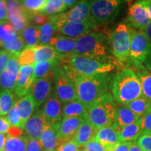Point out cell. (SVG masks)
I'll list each match as a JSON object with an SVG mask.
<instances>
[{
    "instance_id": "cell-1",
    "label": "cell",
    "mask_w": 151,
    "mask_h": 151,
    "mask_svg": "<svg viewBox=\"0 0 151 151\" xmlns=\"http://www.w3.org/2000/svg\"><path fill=\"white\" fill-rule=\"evenodd\" d=\"M59 65L73 83L81 77L110 73L116 67L112 62H101L76 54L60 58Z\"/></svg>"
},
{
    "instance_id": "cell-2",
    "label": "cell",
    "mask_w": 151,
    "mask_h": 151,
    "mask_svg": "<svg viewBox=\"0 0 151 151\" xmlns=\"http://www.w3.org/2000/svg\"><path fill=\"white\" fill-rule=\"evenodd\" d=\"M114 74L100 73L90 77H81L75 81L77 98L87 109L104 94L110 92Z\"/></svg>"
},
{
    "instance_id": "cell-3",
    "label": "cell",
    "mask_w": 151,
    "mask_h": 151,
    "mask_svg": "<svg viewBox=\"0 0 151 151\" xmlns=\"http://www.w3.org/2000/svg\"><path fill=\"white\" fill-rule=\"evenodd\" d=\"M111 93L113 99L122 106L142 96L141 82L134 71L123 68L114 75Z\"/></svg>"
},
{
    "instance_id": "cell-4",
    "label": "cell",
    "mask_w": 151,
    "mask_h": 151,
    "mask_svg": "<svg viewBox=\"0 0 151 151\" xmlns=\"http://www.w3.org/2000/svg\"><path fill=\"white\" fill-rule=\"evenodd\" d=\"M109 48V39L104 34L90 32L76 39L74 54L101 62H111L107 60Z\"/></svg>"
},
{
    "instance_id": "cell-5",
    "label": "cell",
    "mask_w": 151,
    "mask_h": 151,
    "mask_svg": "<svg viewBox=\"0 0 151 151\" xmlns=\"http://www.w3.org/2000/svg\"><path fill=\"white\" fill-rule=\"evenodd\" d=\"M117 107L110 92L104 94L88 108L87 120L99 130L111 126L114 122Z\"/></svg>"
},
{
    "instance_id": "cell-6",
    "label": "cell",
    "mask_w": 151,
    "mask_h": 151,
    "mask_svg": "<svg viewBox=\"0 0 151 151\" xmlns=\"http://www.w3.org/2000/svg\"><path fill=\"white\" fill-rule=\"evenodd\" d=\"M131 38L132 28L125 22L118 24L109 35L110 51L118 65L128 64Z\"/></svg>"
},
{
    "instance_id": "cell-7",
    "label": "cell",
    "mask_w": 151,
    "mask_h": 151,
    "mask_svg": "<svg viewBox=\"0 0 151 151\" xmlns=\"http://www.w3.org/2000/svg\"><path fill=\"white\" fill-rule=\"evenodd\" d=\"M122 0H92L89 20L96 27L111 24L118 16Z\"/></svg>"
},
{
    "instance_id": "cell-8",
    "label": "cell",
    "mask_w": 151,
    "mask_h": 151,
    "mask_svg": "<svg viewBox=\"0 0 151 151\" xmlns=\"http://www.w3.org/2000/svg\"><path fill=\"white\" fill-rule=\"evenodd\" d=\"M150 57L151 46L146 34L141 31H135L132 29L128 63H130L139 70H145L143 64H146Z\"/></svg>"
},
{
    "instance_id": "cell-9",
    "label": "cell",
    "mask_w": 151,
    "mask_h": 151,
    "mask_svg": "<svg viewBox=\"0 0 151 151\" xmlns=\"http://www.w3.org/2000/svg\"><path fill=\"white\" fill-rule=\"evenodd\" d=\"M53 91L62 104L78 99L74 83L59 65L54 71Z\"/></svg>"
},
{
    "instance_id": "cell-10",
    "label": "cell",
    "mask_w": 151,
    "mask_h": 151,
    "mask_svg": "<svg viewBox=\"0 0 151 151\" xmlns=\"http://www.w3.org/2000/svg\"><path fill=\"white\" fill-rule=\"evenodd\" d=\"M92 0H80L67 12L50 16V20L58 26L66 22H83L89 20Z\"/></svg>"
},
{
    "instance_id": "cell-11",
    "label": "cell",
    "mask_w": 151,
    "mask_h": 151,
    "mask_svg": "<svg viewBox=\"0 0 151 151\" xmlns=\"http://www.w3.org/2000/svg\"><path fill=\"white\" fill-rule=\"evenodd\" d=\"M54 71L49 73L42 78L35 81L32 86L29 94L35 101L36 110H38L46 102L53 92Z\"/></svg>"
},
{
    "instance_id": "cell-12",
    "label": "cell",
    "mask_w": 151,
    "mask_h": 151,
    "mask_svg": "<svg viewBox=\"0 0 151 151\" xmlns=\"http://www.w3.org/2000/svg\"><path fill=\"white\" fill-rule=\"evenodd\" d=\"M127 21L139 31H145L151 22V14L143 0H137L128 9Z\"/></svg>"
},
{
    "instance_id": "cell-13",
    "label": "cell",
    "mask_w": 151,
    "mask_h": 151,
    "mask_svg": "<svg viewBox=\"0 0 151 151\" xmlns=\"http://www.w3.org/2000/svg\"><path fill=\"white\" fill-rule=\"evenodd\" d=\"M96 26L90 20L83 22H66L56 26L57 35L77 39L96 29Z\"/></svg>"
},
{
    "instance_id": "cell-14",
    "label": "cell",
    "mask_w": 151,
    "mask_h": 151,
    "mask_svg": "<svg viewBox=\"0 0 151 151\" xmlns=\"http://www.w3.org/2000/svg\"><path fill=\"white\" fill-rule=\"evenodd\" d=\"M84 120L81 117H69L62 119L58 130V146L61 143L73 140Z\"/></svg>"
},
{
    "instance_id": "cell-15",
    "label": "cell",
    "mask_w": 151,
    "mask_h": 151,
    "mask_svg": "<svg viewBox=\"0 0 151 151\" xmlns=\"http://www.w3.org/2000/svg\"><path fill=\"white\" fill-rule=\"evenodd\" d=\"M62 106L63 104L53 91L42 107L46 124L55 125L60 123L63 119Z\"/></svg>"
},
{
    "instance_id": "cell-16",
    "label": "cell",
    "mask_w": 151,
    "mask_h": 151,
    "mask_svg": "<svg viewBox=\"0 0 151 151\" xmlns=\"http://www.w3.org/2000/svg\"><path fill=\"white\" fill-rule=\"evenodd\" d=\"M34 67L35 65L21 66L20 68L17 78L16 87L14 90L15 94L18 99L30 93L32 86L35 82Z\"/></svg>"
},
{
    "instance_id": "cell-17",
    "label": "cell",
    "mask_w": 151,
    "mask_h": 151,
    "mask_svg": "<svg viewBox=\"0 0 151 151\" xmlns=\"http://www.w3.org/2000/svg\"><path fill=\"white\" fill-rule=\"evenodd\" d=\"M46 124L42 108L39 109L26 122L24 131L27 137L40 140Z\"/></svg>"
},
{
    "instance_id": "cell-18",
    "label": "cell",
    "mask_w": 151,
    "mask_h": 151,
    "mask_svg": "<svg viewBox=\"0 0 151 151\" xmlns=\"http://www.w3.org/2000/svg\"><path fill=\"white\" fill-rule=\"evenodd\" d=\"M76 39L57 35L50 41L49 46H52L60 58L74 54Z\"/></svg>"
},
{
    "instance_id": "cell-19",
    "label": "cell",
    "mask_w": 151,
    "mask_h": 151,
    "mask_svg": "<svg viewBox=\"0 0 151 151\" xmlns=\"http://www.w3.org/2000/svg\"><path fill=\"white\" fill-rule=\"evenodd\" d=\"M141 118V117L132 112L127 106H122L117 108L116 116L112 127L118 133L122 128L137 122Z\"/></svg>"
},
{
    "instance_id": "cell-20",
    "label": "cell",
    "mask_w": 151,
    "mask_h": 151,
    "mask_svg": "<svg viewBox=\"0 0 151 151\" xmlns=\"http://www.w3.org/2000/svg\"><path fill=\"white\" fill-rule=\"evenodd\" d=\"M97 131L98 130L94 128L87 119H85L77 133L76 134L73 140L81 147H84L90 141L94 140Z\"/></svg>"
},
{
    "instance_id": "cell-21",
    "label": "cell",
    "mask_w": 151,
    "mask_h": 151,
    "mask_svg": "<svg viewBox=\"0 0 151 151\" xmlns=\"http://www.w3.org/2000/svg\"><path fill=\"white\" fill-rule=\"evenodd\" d=\"M58 127L59 124L55 125L46 124L40 139L41 144L46 150H55L58 146Z\"/></svg>"
},
{
    "instance_id": "cell-22",
    "label": "cell",
    "mask_w": 151,
    "mask_h": 151,
    "mask_svg": "<svg viewBox=\"0 0 151 151\" xmlns=\"http://www.w3.org/2000/svg\"><path fill=\"white\" fill-rule=\"evenodd\" d=\"M88 109L78 99L64 104L62 106V117L63 118L69 117H81L87 118Z\"/></svg>"
},
{
    "instance_id": "cell-23",
    "label": "cell",
    "mask_w": 151,
    "mask_h": 151,
    "mask_svg": "<svg viewBox=\"0 0 151 151\" xmlns=\"http://www.w3.org/2000/svg\"><path fill=\"white\" fill-rule=\"evenodd\" d=\"M15 105L18 109L22 118V124H23L24 127L26 122L31 118L34 111L36 110L35 104L33 98L31 94H29L19 99Z\"/></svg>"
},
{
    "instance_id": "cell-24",
    "label": "cell",
    "mask_w": 151,
    "mask_h": 151,
    "mask_svg": "<svg viewBox=\"0 0 151 151\" xmlns=\"http://www.w3.org/2000/svg\"><path fill=\"white\" fill-rule=\"evenodd\" d=\"M94 140L107 147L121 142L119 139L118 133L114 129L112 125L103 127L98 130Z\"/></svg>"
},
{
    "instance_id": "cell-25",
    "label": "cell",
    "mask_w": 151,
    "mask_h": 151,
    "mask_svg": "<svg viewBox=\"0 0 151 151\" xmlns=\"http://www.w3.org/2000/svg\"><path fill=\"white\" fill-rule=\"evenodd\" d=\"M141 134V118L134 123L123 127L118 132L119 139L121 142H134Z\"/></svg>"
},
{
    "instance_id": "cell-26",
    "label": "cell",
    "mask_w": 151,
    "mask_h": 151,
    "mask_svg": "<svg viewBox=\"0 0 151 151\" xmlns=\"http://www.w3.org/2000/svg\"><path fill=\"white\" fill-rule=\"evenodd\" d=\"M32 48L35 52L36 62L59 60L60 58L55 50L49 45H47V46L37 45L32 47Z\"/></svg>"
},
{
    "instance_id": "cell-27",
    "label": "cell",
    "mask_w": 151,
    "mask_h": 151,
    "mask_svg": "<svg viewBox=\"0 0 151 151\" xmlns=\"http://www.w3.org/2000/svg\"><path fill=\"white\" fill-rule=\"evenodd\" d=\"M58 65H59V60L35 62V67H34L35 81L42 78L48 75L49 73L54 71Z\"/></svg>"
},
{
    "instance_id": "cell-28",
    "label": "cell",
    "mask_w": 151,
    "mask_h": 151,
    "mask_svg": "<svg viewBox=\"0 0 151 151\" xmlns=\"http://www.w3.org/2000/svg\"><path fill=\"white\" fill-rule=\"evenodd\" d=\"M20 35L24 41L25 48H32L39 44V27L30 24Z\"/></svg>"
},
{
    "instance_id": "cell-29",
    "label": "cell",
    "mask_w": 151,
    "mask_h": 151,
    "mask_svg": "<svg viewBox=\"0 0 151 151\" xmlns=\"http://www.w3.org/2000/svg\"><path fill=\"white\" fill-rule=\"evenodd\" d=\"M15 97L13 91L0 90V116H5L14 106Z\"/></svg>"
},
{
    "instance_id": "cell-30",
    "label": "cell",
    "mask_w": 151,
    "mask_h": 151,
    "mask_svg": "<svg viewBox=\"0 0 151 151\" xmlns=\"http://www.w3.org/2000/svg\"><path fill=\"white\" fill-rule=\"evenodd\" d=\"M8 20L16 30L17 32L20 35L31 24L29 20V15L26 11H24L21 14L8 16Z\"/></svg>"
},
{
    "instance_id": "cell-31",
    "label": "cell",
    "mask_w": 151,
    "mask_h": 151,
    "mask_svg": "<svg viewBox=\"0 0 151 151\" xmlns=\"http://www.w3.org/2000/svg\"><path fill=\"white\" fill-rule=\"evenodd\" d=\"M28 137L8 136L5 143L4 151H26Z\"/></svg>"
},
{
    "instance_id": "cell-32",
    "label": "cell",
    "mask_w": 151,
    "mask_h": 151,
    "mask_svg": "<svg viewBox=\"0 0 151 151\" xmlns=\"http://www.w3.org/2000/svg\"><path fill=\"white\" fill-rule=\"evenodd\" d=\"M19 35L10 22H0V47L14 41Z\"/></svg>"
},
{
    "instance_id": "cell-33",
    "label": "cell",
    "mask_w": 151,
    "mask_h": 151,
    "mask_svg": "<svg viewBox=\"0 0 151 151\" xmlns=\"http://www.w3.org/2000/svg\"><path fill=\"white\" fill-rule=\"evenodd\" d=\"M124 106H127L137 116L142 117L151 108V101L141 96Z\"/></svg>"
},
{
    "instance_id": "cell-34",
    "label": "cell",
    "mask_w": 151,
    "mask_h": 151,
    "mask_svg": "<svg viewBox=\"0 0 151 151\" xmlns=\"http://www.w3.org/2000/svg\"><path fill=\"white\" fill-rule=\"evenodd\" d=\"M137 74L141 82L142 97L151 101V73L146 70H139Z\"/></svg>"
},
{
    "instance_id": "cell-35",
    "label": "cell",
    "mask_w": 151,
    "mask_h": 151,
    "mask_svg": "<svg viewBox=\"0 0 151 151\" xmlns=\"http://www.w3.org/2000/svg\"><path fill=\"white\" fill-rule=\"evenodd\" d=\"M55 33H56V26L50 20L39 27V45L47 46L49 44Z\"/></svg>"
},
{
    "instance_id": "cell-36",
    "label": "cell",
    "mask_w": 151,
    "mask_h": 151,
    "mask_svg": "<svg viewBox=\"0 0 151 151\" xmlns=\"http://www.w3.org/2000/svg\"><path fill=\"white\" fill-rule=\"evenodd\" d=\"M66 9L67 7L62 0H47L41 13L48 16H53L62 14Z\"/></svg>"
},
{
    "instance_id": "cell-37",
    "label": "cell",
    "mask_w": 151,
    "mask_h": 151,
    "mask_svg": "<svg viewBox=\"0 0 151 151\" xmlns=\"http://www.w3.org/2000/svg\"><path fill=\"white\" fill-rule=\"evenodd\" d=\"M24 9L29 15L41 13L45 7L47 0H19Z\"/></svg>"
},
{
    "instance_id": "cell-38",
    "label": "cell",
    "mask_w": 151,
    "mask_h": 151,
    "mask_svg": "<svg viewBox=\"0 0 151 151\" xmlns=\"http://www.w3.org/2000/svg\"><path fill=\"white\" fill-rule=\"evenodd\" d=\"M18 57L15 55H11L5 68V71L9 78L16 83L18 72L20 70V64H19Z\"/></svg>"
},
{
    "instance_id": "cell-39",
    "label": "cell",
    "mask_w": 151,
    "mask_h": 151,
    "mask_svg": "<svg viewBox=\"0 0 151 151\" xmlns=\"http://www.w3.org/2000/svg\"><path fill=\"white\" fill-rule=\"evenodd\" d=\"M2 48L4 50H6L10 52V53L15 55L18 56L22 50L25 48L24 43L21 35H19L16 37V39L12 41L10 43H6L3 46Z\"/></svg>"
},
{
    "instance_id": "cell-40",
    "label": "cell",
    "mask_w": 151,
    "mask_h": 151,
    "mask_svg": "<svg viewBox=\"0 0 151 151\" xmlns=\"http://www.w3.org/2000/svg\"><path fill=\"white\" fill-rule=\"evenodd\" d=\"M18 59L21 66L35 65L36 62L35 50L32 48L24 49L18 55Z\"/></svg>"
},
{
    "instance_id": "cell-41",
    "label": "cell",
    "mask_w": 151,
    "mask_h": 151,
    "mask_svg": "<svg viewBox=\"0 0 151 151\" xmlns=\"http://www.w3.org/2000/svg\"><path fill=\"white\" fill-rule=\"evenodd\" d=\"M6 118L11 125V127H18L21 129H24V127L23 124H22L21 116H20L18 109L17 108L16 105L11 109V110L7 114Z\"/></svg>"
},
{
    "instance_id": "cell-42",
    "label": "cell",
    "mask_w": 151,
    "mask_h": 151,
    "mask_svg": "<svg viewBox=\"0 0 151 151\" xmlns=\"http://www.w3.org/2000/svg\"><path fill=\"white\" fill-rule=\"evenodd\" d=\"M29 20L32 24L41 27L50 21V16L43 13H37L29 15Z\"/></svg>"
},
{
    "instance_id": "cell-43",
    "label": "cell",
    "mask_w": 151,
    "mask_h": 151,
    "mask_svg": "<svg viewBox=\"0 0 151 151\" xmlns=\"http://www.w3.org/2000/svg\"><path fill=\"white\" fill-rule=\"evenodd\" d=\"M141 134H151V108L141 118Z\"/></svg>"
},
{
    "instance_id": "cell-44",
    "label": "cell",
    "mask_w": 151,
    "mask_h": 151,
    "mask_svg": "<svg viewBox=\"0 0 151 151\" xmlns=\"http://www.w3.org/2000/svg\"><path fill=\"white\" fill-rule=\"evenodd\" d=\"M16 87V82H14L7 76L5 70L0 74V90H9L14 91Z\"/></svg>"
},
{
    "instance_id": "cell-45",
    "label": "cell",
    "mask_w": 151,
    "mask_h": 151,
    "mask_svg": "<svg viewBox=\"0 0 151 151\" xmlns=\"http://www.w3.org/2000/svg\"><path fill=\"white\" fill-rule=\"evenodd\" d=\"M143 151H151V134H143L137 140Z\"/></svg>"
},
{
    "instance_id": "cell-46",
    "label": "cell",
    "mask_w": 151,
    "mask_h": 151,
    "mask_svg": "<svg viewBox=\"0 0 151 151\" xmlns=\"http://www.w3.org/2000/svg\"><path fill=\"white\" fill-rule=\"evenodd\" d=\"M81 147L74 140L61 143L57 147L56 151H79Z\"/></svg>"
},
{
    "instance_id": "cell-47",
    "label": "cell",
    "mask_w": 151,
    "mask_h": 151,
    "mask_svg": "<svg viewBox=\"0 0 151 151\" xmlns=\"http://www.w3.org/2000/svg\"><path fill=\"white\" fill-rule=\"evenodd\" d=\"M84 149L87 151H110L109 147L105 146L94 139L87 143L84 146Z\"/></svg>"
},
{
    "instance_id": "cell-48",
    "label": "cell",
    "mask_w": 151,
    "mask_h": 151,
    "mask_svg": "<svg viewBox=\"0 0 151 151\" xmlns=\"http://www.w3.org/2000/svg\"><path fill=\"white\" fill-rule=\"evenodd\" d=\"M43 147L40 140L28 137L26 151H42Z\"/></svg>"
},
{
    "instance_id": "cell-49",
    "label": "cell",
    "mask_w": 151,
    "mask_h": 151,
    "mask_svg": "<svg viewBox=\"0 0 151 151\" xmlns=\"http://www.w3.org/2000/svg\"><path fill=\"white\" fill-rule=\"evenodd\" d=\"M11 55L12 54L6 50L0 49V74L5 70L6 65Z\"/></svg>"
},
{
    "instance_id": "cell-50",
    "label": "cell",
    "mask_w": 151,
    "mask_h": 151,
    "mask_svg": "<svg viewBox=\"0 0 151 151\" xmlns=\"http://www.w3.org/2000/svg\"><path fill=\"white\" fill-rule=\"evenodd\" d=\"M132 142H120L113 146H109L110 151H129Z\"/></svg>"
},
{
    "instance_id": "cell-51",
    "label": "cell",
    "mask_w": 151,
    "mask_h": 151,
    "mask_svg": "<svg viewBox=\"0 0 151 151\" xmlns=\"http://www.w3.org/2000/svg\"><path fill=\"white\" fill-rule=\"evenodd\" d=\"M8 21V11L6 8V0L0 1V22H6Z\"/></svg>"
},
{
    "instance_id": "cell-52",
    "label": "cell",
    "mask_w": 151,
    "mask_h": 151,
    "mask_svg": "<svg viewBox=\"0 0 151 151\" xmlns=\"http://www.w3.org/2000/svg\"><path fill=\"white\" fill-rule=\"evenodd\" d=\"M11 127V125L7 120L6 117L0 116V133H7Z\"/></svg>"
},
{
    "instance_id": "cell-53",
    "label": "cell",
    "mask_w": 151,
    "mask_h": 151,
    "mask_svg": "<svg viewBox=\"0 0 151 151\" xmlns=\"http://www.w3.org/2000/svg\"><path fill=\"white\" fill-rule=\"evenodd\" d=\"M6 139L7 137L5 135V134L0 133V151H4V147Z\"/></svg>"
},
{
    "instance_id": "cell-54",
    "label": "cell",
    "mask_w": 151,
    "mask_h": 151,
    "mask_svg": "<svg viewBox=\"0 0 151 151\" xmlns=\"http://www.w3.org/2000/svg\"><path fill=\"white\" fill-rule=\"evenodd\" d=\"M64 4H65L67 9L72 8L73 6L78 3V0H62Z\"/></svg>"
},
{
    "instance_id": "cell-55",
    "label": "cell",
    "mask_w": 151,
    "mask_h": 151,
    "mask_svg": "<svg viewBox=\"0 0 151 151\" xmlns=\"http://www.w3.org/2000/svg\"><path fill=\"white\" fill-rule=\"evenodd\" d=\"M145 34H146V37L148 38V40L151 46V22L147 26L146 29H145Z\"/></svg>"
},
{
    "instance_id": "cell-56",
    "label": "cell",
    "mask_w": 151,
    "mask_h": 151,
    "mask_svg": "<svg viewBox=\"0 0 151 151\" xmlns=\"http://www.w3.org/2000/svg\"><path fill=\"white\" fill-rule=\"evenodd\" d=\"M129 151H143V150L141 148V147L138 145L137 141H136L132 143V145L129 148Z\"/></svg>"
},
{
    "instance_id": "cell-57",
    "label": "cell",
    "mask_w": 151,
    "mask_h": 151,
    "mask_svg": "<svg viewBox=\"0 0 151 151\" xmlns=\"http://www.w3.org/2000/svg\"><path fill=\"white\" fill-rule=\"evenodd\" d=\"M145 65H146V69L147 70L150 71L151 73V57L150 58V59L146 62V63L145 64Z\"/></svg>"
},
{
    "instance_id": "cell-58",
    "label": "cell",
    "mask_w": 151,
    "mask_h": 151,
    "mask_svg": "<svg viewBox=\"0 0 151 151\" xmlns=\"http://www.w3.org/2000/svg\"><path fill=\"white\" fill-rule=\"evenodd\" d=\"M143 2H144L145 4L147 6V8L148 9L149 11H150V14H151V1H149V0H143Z\"/></svg>"
},
{
    "instance_id": "cell-59",
    "label": "cell",
    "mask_w": 151,
    "mask_h": 151,
    "mask_svg": "<svg viewBox=\"0 0 151 151\" xmlns=\"http://www.w3.org/2000/svg\"><path fill=\"white\" fill-rule=\"evenodd\" d=\"M43 151H56V150H45Z\"/></svg>"
},
{
    "instance_id": "cell-60",
    "label": "cell",
    "mask_w": 151,
    "mask_h": 151,
    "mask_svg": "<svg viewBox=\"0 0 151 151\" xmlns=\"http://www.w3.org/2000/svg\"><path fill=\"white\" fill-rule=\"evenodd\" d=\"M79 151H87V150H85V149H81V150H80Z\"/></svg>"
},
{
    "instance_id": "cell-61",
    "label": "cell",
    "mask_w": 151,
    "mask_h": 151,
    "mask_svg": "<svg viewBox=\"0 0 151 151\" xmlns=\"http://www.w3.org/2000/svg\"><path fill=\"white\" fill-rule=\"evenodd\" d=\"M149 1H151V0H149Z\"/></svg>"
},
{
    "instance_id": "cell-62",
    "label": "cell",
    "mask_w": 151,
    "mask_h": 151,
    "mask_svg": "<svg viewBox=\"0 0 151 151\" xmlns=\"http://www.w3.org/2000/svg\"><path fill=\"white\" fill-rule=\"evenodd\" d=\"M1 1V0H0V1Z\"/></svg>"
}]
</instances>
